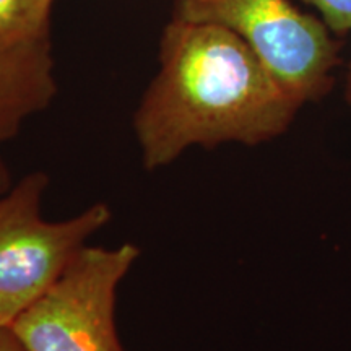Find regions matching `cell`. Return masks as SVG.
<instances>
[{
  "mask_svg": "<svg viewBox=\"0 0 351 351\" xmlns=\"http://www.w3.org/2000/svg\"><path fill=\"white\" fill-rule=\"evenodd\" d=\"M322 13L332 32L345 34L351 29V0H307Z\"/></svg>",
  "mask_w": 351,
  "mask_h": 351,
  "instance_id": "7",
  "label": "cell"
},
{
  "mask_svg": "<svg viewBox=\"0 0 351 351\" xmlns=\"http://www.w3.org/2000/svg\"><path fill=\"white\" fill-rule=\"evenodd\" d=\"M174 16L234 32L301 104L330 90L339 44L317 19L289 0H181Z\"/></svg>",
  "mask_w": 351,
  "mask_h": 351,
  "instance_id": "4",
  "label": "cell"
},
{
  "mask_svg": "<svg viewBox=\"0 0 351 351\" xmlns=\"http://www.w3.org/2000/svg\"><path fill=\"white\" fill-rule=\"evenodd\" d=\"M10 187H12L10 173H8V169L5 168V165H3V161L0 160V194H3V192L8 191Z\"/></svg>",
  "mask_w": 351,
  "mask_h": 351,
  "instance_id": "9",
  "label": "cell"
},
{
  "mask_svg": "<svg viewBox=\"0 0 351 351\" xmlns=\"http://www.w3.org/2000/svg\"><path fill=\"white\" fill-rule=\"evenodd\" d=\"M54 0H0V41L21 43L51 34Z\"/></svg>",
  "mask_w": 351,
  "mask_h": 351,
  "instance_id": "6",
  "label": "cell"
},
{
  "mask_svg": "<svg viewBox=\"0 0 351 351\" xmlns=\"http://www.w3.org/2000/svg\"><path fill=\"white\" fill-rule=\"evenodd\" d=\"M47 184V174L36 171L0 194V327H10L46 295L112 217L106 204L96 202L62 221L43 218Z\"/></svg>",
  "mask_w": 351,
  "mask_h": 351,
  "instance_id": "2",
  "label": "cell"
},
{
  "mask_svg": "<svg viewBox=\"0 0 351 351\" xmlns=\"http://www.w3.org/2000/svg\"><path fill=\"white\" fill-rule=\"evenodd\" d=\"M140 257L132 243L85 245L46 295L10 324L26 351H124L117 289Z\"/></svg>",
  "mask_w": 351,
  "mask_h": 351,
  "instance_id": "3",
  "label": "cell"
},
{
  "mask_svg": "<svg viewBox=\"0 0 351 351\" xmlns=\"http://www.w3.org/2000/svg\"><path fill=\"white\" fill-rule=\"evenodd\" d=\"M301 106L234 32L174 16L134 116L142 165L165 168L192 147L270 142Z\"/></svg>",
  "mask_w": 351,
  "mask_h": 351,
  "instance_id": "1",
  "label": "cell"
},
{
  "mask_svg": "<svg viewBox=\"0 0 351 351\" xmlns=\"http://www.w3.org/2000/svg\"><path fill=\"white\" fill-rule=\"evenodd\" d=\"M345 98H346V101H348V106L351 108V64H350V69H348V75H346Z\"/></svg>",
  "mask_w": 351,
  "mask_h": 351,
  "instance_id": "10",
  "label": "cell"
},
{
  "mask_svg": "<svg viewBox=\"0 0 351 351\" xmlns=\"http://www.w3.org/2000/svg\"><path fill=\"white\" fill-rule=\"evenodd\" d=\"M0 351H26L10 327H0Z\"/></svg>",
  "mask_w": 351,
  "mask_h": 351,
  "instance_id": "8",
  "label": "cell"
},
{
  "mask_svg": "<svg viewBox=\"0 0 351 351\" xmlns=\"http://www.w3.org/2000/svg\"><path fill=\"white\" fill-rule=\"evenodd\" d=\"M56 93L51 34L21 43L0 41V145L49 106Z\"/></svg>",
  "mask_w": 351,
  "mask_h": 351,
  "instance_id": "5",
  "label": "cell"
}]
</instances>
